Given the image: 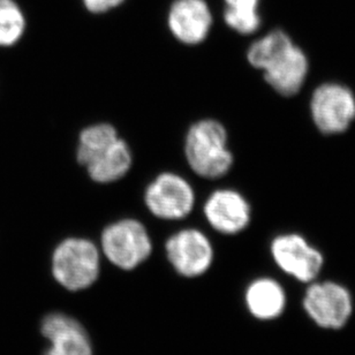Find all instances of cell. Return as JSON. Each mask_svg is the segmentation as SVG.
<instances>
[{"mask_svg": "<svg viewBox=\"0 0 355 355\" xmlns=\"http://www.w3.org/2000/svg\"><path fill=\"white\" fill-rule=\"evenodd\" d=\"M247 60L263 72L266 83L280 95H295L307 79V55L280 29L254 42L247 51Z\"/></svg>", "mask_w": 355, "mask_h": 355, "instance_id": "1", "label": "cell"}, {"mask_svg": "<svg viewBox=\"0 0 355 355\" xmlns=\"http://www.w3.org/2000/svg\"><path fill=\"white\" fill-rule=\"evenodd\" d=\"M76 161L94 182L112 184L130 171L133 155L112 123H98L81 130Z\"/></svg>", "mask_w": 355, "mask_h": 355, "instance_id": "2", "label": "cell"}, {"mask_svg": "<svg viewBox=\"0 0 355 355\" xmlns=\"http://www.w3.org/2000/svg\"><path fill=\"white\" fill-rule=\"evenodd\" d=\"M184 150L191 171L209 180L227 175L234 162L225 126L210 118L198 120L188 128Z\"/></svg>", "mask_w": 355, "mask_h": 355, "instance_id": "3", "label": "cell"}, {"mask_svg": "<svg viewBox=\"0 0 355 355\" xmlns=\"http://www.w3.org/2000/svg\"><path fill=\"white\" fill-rule=\"evenodd\" d=\"M101 255L95 243L83 238H67L55 247L52 273L67 290H85L99 276Z\"/></svg>", "mask_w": 355, "mask_h": 355, "instance_id": "4", "label": "cell"}, {"mask_svg": "<svg viewBox=\"0 0 355 355\" xmlns=\"http://www.w3.org/2000/svg\"><path fill=\"white\" fill-rule=\"evenodd\" d=\"M106 259L120 269L133 270L150 257L153 243L146 226L137 219H120L106 226L101 236Z\"/></svg>", "mask_w": 355, "mask_h": 355, "instance_id": "5", "label": "cell"}, {"mask_svg": "<svg viewBox=\"0 0 355 355\" xmlns=\"http://www.w3.org/2000/svg\"><path fill=\"white\" fill-rule=\"evenodd\" d=\"M144 200L156 218L180 220L191 215L196 196L187 179L175 172H163L148 184Z\"/></svg>", "mask_w": 355, "mask_h": 355, "instance_id": "6", "label": "cell"}, {"mask_svg": "<svg viewBox=\"0 0 355 355\" xmlns=\"http://www.w3.org/2000/svg\"><path fill=\"white\" fill-rule=\"evenodd\" d=\"M302 306L311 321L327 330L344 328L353 314L352 294L344 285L331 280L311 284Z\"/></svg>", "mask_w": 355, "mask_h": 355, "instance_id": "7", "label": "cell"}, {"mask_svg": "<svg viewBox=\"0 0 355 355\" xmlns=\"http://www.w3.org/2000/svg\"><path fill=\"white\" fill-rule=\"evenodd\" d=\"M311 114L322 133H344L355 119L354 94L340 83H323L311 95Z\"/></svg>", "mask_w": 355, "mask_h": 355, "instance_id": "8", "label": "cell"}, {"mask_svg": "<svg viewBox=\"0 0 355 355\" xmlns=\"http://www.w3.org/2000/svg\"><path fill=\"white\" fill-rule=\"evenodd\" d=\"M270 252L277 266L301 283H311L316 279L324 266L323 254L297 233L277 236L271 243Z\"/></svg>", "mask_w": 355, "mask_h": 355, "instance_id": "9", "label": "cell"}, {"mask_svg": "<svg viewBox=\"0 0 355 355\" xmlns=\"http://www.w3.org/2000/svg\"><path fill=\"white\" fill-rule=\"evenodd\" d=\"M170 263L181 276H201L211 266L214 248L208 236L200 230L184 229L170 236L165 243Z\"/></svg>", "mask_w": 355, "mask_h": 355, "instance_id": "10", "label": "cell"}, {"mask_svg": "<svg viewBox=\"0 0 355 355\" xmlns=\"http://www.w3.org/2000/svg\"><path fill=\"white\" fill-rule=\"evenodd\" d=\"M203 214L212 229L227 236L243 232L252 219L250 202L231 188L212 191L203 205Z\"/></svg>", "mask_w": 355, "mask_h": 355, "instance_id": "11", "label": "cell"}, {"mask_svg": "<svg viewBox=\"0 0 355 355\" xmlns=\"http://www.w3.org/2000/svg\"><path fill=\"white\" fill-rule=\"evenodd\" d=\"M212 21L211 10L205 0H175L168 10V29L184 45L203 43L210 34Z\"/></svg>", "mask_w": 355, "mask_h": 355, "instance_id": "12", "label": "cell"}, {"mask_svg": "<svg viewBox=\"0 0 355 355\" xmlns=\"http://www.w3.org/2000/svg\"><path fill=\"white\" fill-rule=\"evenodd\" d=\"M42 334L51 343L44 355H92L86 330L67 315H48L42 323Z\"/></svg>", "mask_w": 355, "mask_h": 355, "instance_id": "13", "label": "cell"}, {"mask_svg": "<svg viewBox=\"0 0 355 355\" xmlns=\"http://www.w3.org/2000/svg\"><path fill=\"white\" fill-rule=\"evenodd\" d=\"M247 308L254 318L271 321L279 318L286 307V293L283 286L272 278H259L247 287Z\"/></svg>", "mask_w": 355, "mask_h": 355, "instance_id": "14", "label": "cell"}, {"mask_svg": "<svg viewBox=\"0 0 355 355\" xmlns=\"http://www.w3.org/2000/svg\"><path fill=\"white\" fill-rule=\"evenodd\" d=\"M224 21L238 34L252 35L261 27L260 0H224Z\"/></svg>", "mask_w": 355, "mask_h": 355, "instance_id": "15", "label": "cell"}, {"mask_svg": "<svg viewBox=\"0 0 355 355\" xmlns=\"http://www.w3.org/2000/svg\"><path fill=\"white\" fill-rule=\"evenodd\" d=\"M26 17L14 0H0V48L17 44L26 31Z\"/></svg>", "mask_w": 355, "mask_h": 355, "instance_id": "16", "label": "cell"}, {"mask_svg": "<svg viewBox=\"0 0 355 355\" xmlns=\"http://www.w3.org/2000/svg\"><path fill=\"white\" fill-rule=\"evenodd\" d=\"M90 13L102 14L120 6L125 0H83Z\"/></svg>", "mask_w": 355, "mask_h": 355, "instance_id": "17", "label": "cell"}]
</instances>
